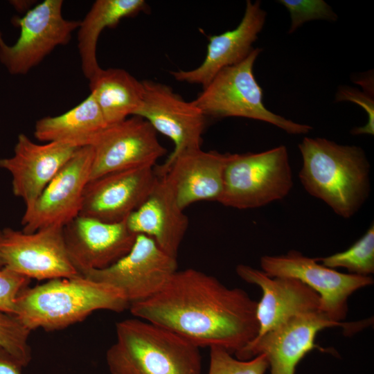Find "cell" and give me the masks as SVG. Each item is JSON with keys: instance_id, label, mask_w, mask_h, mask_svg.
<instances>
[{"instance_id": "cell-1", "label": "cell", "mask_w": 374, "mask_h": 374, "mask_svg": "<svg viewBox=\"0 0 374 374\" xmlns=\"http://www.w3.org/2000/svg\"><path fill=\"white\" fill-rule=\"evenodd\" d=\"M257 302L193 268L177 270L151 297L130 305L136 318L179 335L199 348L239 351L258 335Z\"/></svg>"}, {"instance_id": "cell-2", "label": "cell", "mask_w": 374, "mask_h": 374, "mask_svg": "<svg viewBox=\"0 0 374 374\" xmlns=\"http://www.w3.org/2000/svg\"><path fill=\"white\" fill-rule=\"evenodd\" d=\"M299 149L303 161L299 178L307 193L341 217L355 215L371 189L370 163L364 150L308 136Z\"/></svg>"}, {"instance_id": "cell-3", "label": "cell", "mask_w": 374, "mask_h": 374, "mask_svg": "<svg viewBox=\"0 0 374 374\" xmlns=\"http://www.w3.org/2000/svg\"><path fill=\"white\" fill-rule=\"evenodd\" d=\"M129 308L117 289L78 275L27 287L17 298L14 315L31 331H51L82 321L97 310L121 312Z\"/></svg>"}, {"instance_id": "cell-4", "label": "cell", "mask_w": 374, "mask_h": 374, "mask_svg": "<svg viewBox=\"0 0 374 374\" xmlns=\"http://www.w3.org/2000/svg\"><path fill=\"white\" fill-rule=\"evenodd\" d=\"M116 333L106 353L112 374H202L199 348L168 328L127 319Z\"/></svg>"}, {"instance_id": "cell-5", "label": "cell", "mask_w": 374, "mask_h": 374, "mask_svg": "<svg viewBox=\"0 0 374 374\" xmlns=\"http://www.w3.org/2000/svg\"><path fill=\"white\" fill-rule=\"evenodd\" d=\"M262 48H255L242 62L220 71L198 94L194 104L206 116L241 117L273 125L290 134H305L312 127L269 111L254 73L255 62Z\"/></svg>"}, {"instance_id": "cell-6", "label": "cell", "mask_w": 374, "mask_h": 374, "mask_svg": "<svg viewBox=\"0 0 374 374\" xmlns=\"http://www.w3.org/2000/svg\"><path fill=\"white\" fill-rule=\"evenodd\" d=\"M293 184L285 145L261 152L230 154L219 202L238 209L259 208L283 199Z\"/></svg>"}, {"instance_id": "cell-7", "label": "cell", "mask_w": 374, "mask_h": 374, "mask_svg": "<svg viewBox=\"0 0 374 374\" xmlns=\"http://www.w3.org/2000/svg\"><path fill=\"white\" fill-rule=\"evenodd\" d=\"M62 0H44L13 19L20 28L16 42L9 46L0 32V61L12 75H26L53 50L68 44L80 21L69 20L62 14Z\"/></svg>"}, {"instance_id": "cell-8", "label": "cell", "mask_w": 374, "mask_h": 374, "mask_svg": "<svg viewBox=\"0 0 374 374\" xmlns=\"http://www.w3.org/2000/svg\"><path fill=\"white\" fill-rule=\"evenodd\" d=\"M142 82L143 100L135 116L146 120L174 143L165 162L154 168L157 176L161 177L178 155L201 148L206 116L193 101H186L168 85L148 80Z\"/></svg>"}, {"instance_id": "cell-9", "label": "cell", "mask_w": 374, "mask_h": 374, "mask_svg": "<svg viewBox=\"0 0 374 374\" xmlns=\"http://www.w3.org/2000/svg\"><path fill=\"white\" fill-rule=\"evenodd\" d=\"M91 145L78 148L45 187L26 207L22 231L31 233L48 227L63 228L80 215L93 161Z\"/></svg>"}, {"instance_id": "cell-10", "label": "cell", "mask_w": 374, "mask_h": 374, "mask_svg": "<svg viewBox=\"0 0 374 374\" xmlns=\"http://www.w3.org/2000/svg\"><path fill=\"white\" fill-rule=\"evenodd\" d=\"M260 262L261 270L270 277L294 278L312 288L320 296V311L336 322L346 319L348 297L373 283L370 276L339 272L295 250L279 256H263Z\"/></svg>"}, {"instance_id": "cell-11", "label": "cell", "mask_w": 374, "mask_h": 374, "mask_svg": "<svg viewBox=\"0 0 374 374\" xmlns=\"http://www.w3.org/2000/svg\"><path fill=\"white\" fill-rule=\"evenodd\" d=\"M177 270L176 258L165 253L150 238L139 234L130 251L117 262L82 276L114 287L130 305L154 295Z\"/></svg>"}, {"instance_id": "cell-12", "label": "cell", "mask_w": 374, "mask_h": 374, "mask_svg": "<svg viewBox=\"0 0 374 374\" xmlns=\"http://www.w3.org/2000/svg\"><path fill=\"white\" fill-rule=\"evenodd\" d=\"M341 326L350 334L361 326L355 323L336 322L321 311H316L292 318L263 335L255 338L235 353L236 358L247 360L263 354L270 374H295L296 367L310 350L324 349L315 344L317 333L329 327Z\"/></svg>"}, {"instance_id": "cell-13", "label": "cell", "mask_w": 374, "mask_h": 374, "mask_svg": "<svg viewBox=\"0 0 374 374\" xmlns=\"http://www.w3.org/2000/svg\"><path fill=\"white\" fill-rule=\"evenodd\" d=\"M0 254L4 267L30 279L48 280L80 275L69 260L62 227L31 233L5 228Z\"/></svg>"}, {"instance_id": "cell-14", "label": "cell", "mask_w": 374, "mask_h": 374, "mask_svg": "<svg viewBox=\"0 0 374 374\" xmlns=\"http://www.w3.org/2000/svg\"><path fill=\"white\" fill-rule=\"evenodd\" d=\"M90 181L108 173L136 168H154L166 149L145 119L132 116L108 125L92 145Z\"/></svg>"}, {"instance_id": "cell-15", "label": "cell", "mask_w": 374, "mask_h": 374, "mask_svg": "<svg viewBox=\"0 0 374 374\" xmlns=\"http://www.w3.org/2000/svg\"><path fill=\"white\" fill-rule=\"evenodd\" d=\"M63 235L69 260L80 275L117 262L130 251L136 237L125 220L105 222L82 215L64 226Z\"/></svg>"}, {"instance_id": "cell-16", "label": "cell", "mask_w": 374, "mask_h": 374, "mask_svg": "<svg viewBox=\"0 0 374 374\" xmlns=\"http://www.w3.org/2000/svg\"><path fill=\"white\" fill-rule=\"evenodd\" d=\"M157 179L154 168L143 167L91 180L84 192L80 215L105 222L124 221L145 200Z\"/></svg>"}, {"instance_id": "cell-17", "label": "cell", "mask_w": 374, "mask_h": 374, "mask_svg": "<svg viewBox=\"0 0 374 374\" xmlns=\"http://www.w3.org/2000/svg\"><path fill=\"white\" fill-rule=\"evenodd\" d=\"M235 271L243 280L258 285L262 292L256 306L259 332L256 338L293 317L320 311L319 294L298 279L270 277L262 270L246 265H237Z\"/></svg>"}, {"instance_id": "cell-18", "label": "cell", "mask_w": 374, "mask_h": 374, "mask_svg": "<svg viewBox=\"0 0 374 374\" xmlns=\"http://www.w3.org/2000/svg\"><path fill=\"white\" fill-rule=\"evenodd\" d=\"M78 148L49 142L39 144L19 134L12 157L0 159V168L12 177L13 194L30 206Z\"/></svg>"}, {"instance_id": "cell-19", "label": "cell", "mask_w": 374, "mask_h": 374, "mask_svg": "<svg viewBox=\"0 0 374 374\" xmlns=\"http://www.w3.org/2000/svg\"><path fill=\"white\" fill-rule=\"evenodd\" d=\"M266 17L260 1H247L243 17L235 28L208 37L206 54L199 66L171 71V75L179 82L205 87L220 71L240 63L251 53Z\"/></svg>"}, {"instance_id": "cell-20", "label": "cell", "mask_w": 374, "mask_h": 374, "mask_svg": "<svg viewBox=\"0 0 374 374\" xmlns=\"http://www.w3.org/2000/svg\"><path fill=\"white\" fill-rule=\"evenodd\" d=\"M229 154L199 148L184 152L172 161L163 176L182 210L197 202H219Z\"/></svg>"}, {"instance_id": "cell-21", "label": "cell", "mask_w": 374, "mask_h": 374, "mask_svg": "<svg viewBox=\"0 0 374 374\" xmlns=\"http://www.w3.org/2000/svg\"><path fill=\"white\" fill-rule=\"evenodd\" d=\"M125 222L132 233L150 238L161 250L176 258L188 227V218L179 206L165 176H157L145 200Z\"/></svg>"}, {"instance_id": "cell-22", "label": "cell", "mask_w": 374, "mask_h": 374, "mask_svg": "<svg viewBox=\"0 0 374 374\" xmlns=\"http://www.w3.org/2000/svg\"><path fill=\"white\" fill-rule=\"evenodd\" d=\"M93 96L90 93L71 109L36 121L34 136L43 142H59L76 148L91 145L107 127Z\"/></svg>"}, {"instance_id": "cell-23", "label": "cell", "mask_w": 374, "mask_h": 374, "mask_svg": "<svg viewBox=\"0 0 374 374\" xmlns=\"http://www.w3.org/2000/svg\"><path fill=\"white\" fill-rule=\"evenodd\" d=\"M90 93L99 106L107 125L135 116L144 95L142 81L122 69H101L89 80Z\"/></svg>"}, {"instance_id": "cell-24", "label": "cell", "mask_w": 374, "mask_h": 374, "mask_svg": "<svg viewBox=\"0 0 374 374\" xmlns=\"http://www.w3.org/2000/svg\"><path fill=\"white\" fill-rule=\"evenodd\" d=\"M144 0H96L78 28V48L84 75L89 80L100 69L96 56L98 38L105 28L147 8Z\"/></svg>"}, {"instance_id": "cell-25", "label": "cell", "mask_w": 374, "mask_h": 374, "mask_svg": "<svg viewBox=\"0 0 374 374\" xmlns=\"http://www.w3.org/2000/svg\"><path fill=\"white\" fill-rule=\"evenodd\" d=\"M323 265L345 268L352 274L369 276L374 272V225L344 251L316 258Z\"/></svg>"}, {"instance_id": "cell-26", "label": "cell", "mask_w": 374, "mask_h": 374, "mask_svg": "<svg viewBox=\"0 0 374 374\" xmlns=\"http://www.w3.org/2000/svg\"><path fill=\"white\" fill-rule=\"evenodd\" d=\"M31 332L14 314L0 310V349L23 367L31 360L28 337Z\"/></svg>"}, {"instance_id": "cell-27", "label": "cell", "mask_w": 374, "mask_h": 374, "mask_svg": "<svg viewBox=\"0 0 374 374\" xmlns=\"http://www.w3.org/2000/svg\"><path fill=\"white\" fill-rule=\"evenodd\" d=\"M269 364L265 355L242 360L234 358L220 347L210 348V364L207 374H265Z\"/></svg>"}, {"instance_id": "cell-28", "label": "cell", "mask_w": 374, "mask_h": 374, "mask_svg": "<svg viewBox=\"0 0 374 374\" xmlns=\"http://www.w3.org/2000/svg\"><path fill=\"white\" fill-rule=\"evenodd\" d=\"M286 8L291 19L288 33L295 32L303 24L314 20L336 21L337 15L323 0H278Z\"/></svg>"}, {"instance_id": "cell-29", "label": "cell", "mask_w": 374, "mask_h": 374, "mask_svg": "<svg viewBox=\"0 0 374 374\" xmlns=\"http://www.w3.org/2000/svg\"><path fill=\"white\" fill-rule=\"evenodd\" d=\"M30 281L6 267L0 269V310L14 314L17 298Z\"/></svg>"}, {"instance_id": "cell-30", "label": "cell", "mask_w": 374, "mask_h": 374, "mask_svg": "<svg viewBox=\"0 0 374 374\" xmlns=\"http://www.w3.org/2000/svg\"><path fill=\"white\" fill-rule=\"evenodd\" d=\"M336 102L350 101L360 105L367 114V123L362 127L352 130L354 135L374 134V100L373 94L366 91H360L357 88L341 86L335 96Z\"/></svg>"}, {"instance_id": "cell-31", "label": "cell", "mask_w": 374, "mask_h": 374, "mask_svg": "<svg viewBox=\"0 0 374 374\" xmlns=\"http://www.w3.org/2000/svg\"><path fill=\"white\" fill-rule=\"evenodd\" d=\"M22 367L11 355L0 349V374H21Z\"/></svg>"}, {"instance_id": "cell-32", "label": "cell", "mask_w": 374, "mask_h": 374, "mask_svg": "<svg viewBox=\"0 0 374 374\" xmlns=\"http://www.w3.org/2000/svg\"><path fill=\"white\" fill-rule=\"evenodd\" d=\"M10 2H12L10 3L12 4V6L15 8V9L20 12L24 11V10H26L27 12L28 10H29L30 8H33L31 7V5H32L31 1H12Z\"/></svg>"}, {"instance_id": "cell-33", "label": "cell", "mask_w": 374, "mask_h": 374, "mask_svg": "<svg viewBox=\"0 0 374 374\" xmlns=\"http://www.w3.org/2000/svg\"><path fill=\"white\" fill-rule=\"evenodd\" d=\"M1 238H2V230H0V243H1ZM3 267V260L0 254V269Z\"/></svg>"}]
</instances>
